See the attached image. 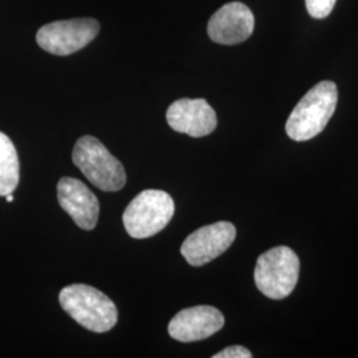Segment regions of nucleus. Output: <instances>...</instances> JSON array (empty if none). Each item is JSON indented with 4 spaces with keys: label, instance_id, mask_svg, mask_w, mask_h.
<instances>
[{
    "label": "nucleus",
    "instance_id": "10",
    "mask_svg": "<svg viewBox=\"0 0 358 358\" xmlns=\"http://www.w3.org/2000/svg\"><path fill=\"white\" fill-rule=\"evenodd\" d=\"M224 325V317L217 308L198 306L177 313L169 324V334L180 343H194L208 338Z\"/></svg>",
    "mask_w": 358,
    "mask_h": 358
},
{
    "label": "nucleus",
    "instance_id": "1",
    "mask_svg": "<svg viewBox=\"0 0 358 358\" xmlns=\"http://www.w3.org/2000/svg\"><path fill=\"white\" fill-rule=\"evenodd\" d=\"M338 101L337 87L332 81L315 85L294 106L285 130L294 141H309L319 136L332 118Z\"/></svg>",
    "mask_w": 358,
    "mask_h": 358
},
{
    "label": "nucleus",
    "instance_id": "6",
    "mask_svg": "<svg viewBox=\"0 0 358 358\" xmlns=\"http://www.w3.org/2000/svg\"><path fill=\"white\" fill-rule=\"evenodd\" d=\"M100 32L96 19L57 20L41 27L36 34L40 48L56 56H68L87 47Z\"/></svg>",
    "mask_w": 358,
    "mask_h": 358
},
{
    "label": "nucleus",
    "instance_id": "7",
    "mask_svg": "<svg viewBox=\"0 0 358 358\" xmlns=\"http://www.w3.org/2000/svg\"><path fill=\"white\" fill-rule=\"evenodd\" d=\"M236 229L230 222H217L194 231L180 247V252L192 267H201L226 252L234 243Z\"/></svg>",
    "mask_w": 358,
    "mask_h": 358
},
{
    "label": "nucleus",
    "instance_id": "15",
    "mask_svg": "<svg viewBox=\"0 0 358 358\" xmlns=\"http://www.w3.org/2000/svg\"><path fill=\"white\" fill-rule=\"evenodd\" d=\"M6 198H7V202H13V194H8V195H7V196H6Z\"/></svg>",
    "mask_w": 358,
    "mask_h": 358
},
{
    "label": "nucleus",
    "instance_id": "8",
    "mask_svg": "<svg viewBox=\"0 0 358 358\" xmlns=\"http://www.w3.org/2000/svg\"><path fill=\"white\" fill-rule=\"evenodd\" d=\"M255 28L252 11L241 1L224 4L211 16L207 34L213 41L223 45H235L250 38Z\"/></svg>",
    "mask_w": 358,
    "mask_h": 358
},
{
    "label": "nucleus",
    "instance_id": "4",
    "mask_svg": "<svg viewBox=\"0 0 358 358\" xmlns=\"http://www.w3.org/2000/svg\"><path fill=\"white\" fill-rule=\"evenodd\" d=\"M300 260L289 247H273L256 262L257 289L272 300H282L294 292L299 280Z\"/></svg>",
    "mask_w": 358,
    "mask_h": 358
},
{
    "label": "nucleus",
    "instance_id": "3",
    "mask_svg": "<svg viewBox=\"0 0 358 358\" xmlns=\"http://www.w3.org/2000/svg\"><path fill=\"white\" fill-rule=\"evenodd\" d=\"M72 159L90 183L103 192H120L127 183L122 164L92 136H84L76 142Z\"/></svg>",
    "mask_w": 358,
    "mask_h": 358
},
{
    "label": "nucleus",
    "instance_id": "5",
    "mask_svg": "<svg viewBox=\"0 0 358 358\" xmlns=\"http://www.w3.org/2000/svg\"><path fill=\"white\" fill-rule=\"evenodd\" d=\"M173 198L161 190L140 192L124 211L127 232L134 239H146L161 232L174 215Z\"/></svg>",
    "mask_w": 358,
    "mask_h": 358
},
{
    "label": "nucleus",
    "instance_id": "2",
    "mask_svg": "<svg viewBox=\"0 0 358 358\" xmlns=\"http://www.w3.org/2000/svg\"><path fill=\"white\" fill-rule=\"evenodd\" d=\"M59 301L77 324L90 332H108L118 319L115 303L90 285L73 284L65 287L59 294Z\"/></svg>",
    "mask_w": 358,
    "mask_h": 358
},
{
    "label": "nucleus",
    "instance_id": "11",
    "mask_svg": "<svg viewBox=\"0 0 358 358\" xmlns=\"http://www.w3.org/2000/svg\"><path fill=\"white\" fill-rule=\"evenodd\" d=\"M57 199L65 213L83 230H93L100 214L96 195L76 178L64 177L57 183Z\"/></svg>",
    "mask_w": 358,
    "mask_h": 358
},
{
    "label": "nucleus",
    "instance_id": "14",
    "mask_svg": "<svg viewBox=\"0 0 358 358\" xmlns=\"http://www.w3.org/2000/svg\"><path fill=\"white\" fill-rule=\"evenodd\" d=\"M252 353L245 349L244 346L234 345L229 346L226 349H223L222 352H219L217 355H214L213 358H251Z\"/></svg>",
    "mask_w": 358,
    "mask_h": 358
},
{
    "label": "nucleus",
    "instance_id": "9",
    "mask_svg": "<svg viewBox=\"0 0 358 358\" xmlns=\"http://www.w3.org/2000/svg\"><path fill=\"white\" fill-rule=\"evenodd\" d=\"M167 124L178 133L190 137H205L217 125V113L203 99H180L167 109Z\"/></svg>",
    "mask_w": 358,
    "mask_h": 358
},
{
    "label": "nucleus",
    "instance_id": "13",
    "mask_svg": "<svg viewBox=\"0 0 358 358\" xmlns=\"http://www.w3.org/2000/svg\"><path fill=\"white\" fill-rule=\"evenodd\" d=\"M337 0H306L308 13L313 19H324L329 16Z\"/></svg>",
    "mask_w": 358,
    "mask_h": 358
},
{
    "label": "nucleus",
    "instance_id": "12",
    "mask_svg": "<svg viewBox=\"0 0 358 358\" xmlns=\"http://www.w3.org/2000/svg\"><path fill=\"white\" fill-rule=\"evenodd\" d=\"M19 158L8 136L0 131V196L13 194L19 185Z\"/></svg>",
    "mask_w": 358,
    "mask_h": 358
}]
</instances>
